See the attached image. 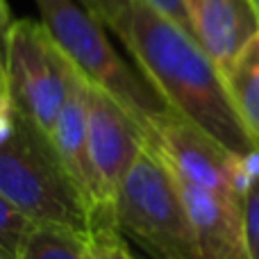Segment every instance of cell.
<instances>
[{"label":"cell","instance_id":"15","mask_svg":"<svg viewBox=\"0 0 259 259\" xmlns=\"http://www.w3.org/2000/svg\"><path fill=\"white\" fill-rule=\"evenodd\" d=\"M32 228H34V221H30L0 193V248L16 259Z\"/></svg>","mask_w":259,"mask_h":259},{"label":"cell","instance_id":"17","mask_svg":"<svg viewBox=\"0 0 259 259\" xmlns=\"http://www.w3.org/2000/svg\"><path fill=\"white\" fill-rule=\"evenodd\" d=\"M150 7H155L157 12H161L164 16H168L170 21H175L178 25H182L184 30L191 32L189 25V16H187V7H184V0H146Z\"/></svg>","mask_w":259,"mask_h":259},{"label":"cell","instance_id":"4","mask_svg":"<svg viewBox=\"0 0 259 259\" xmlns=\"http://www.w3.org/2000/svg\"><path fill=\"white\" fill-rule=\"evenodd\" d=\"M0 193L34 223L66 225L84 234L89 230L84 202L68 182L50 139L21 112L0 146Z\"/></svg>","mask_w":259,"mask_h":259},{"label":"cell","instance_id":"2","mask_svg":"<svg viewBox=\"0 0 259 259\" xmlns=\"http://www.w3.org/2000/svg\"><path fill=\"white\" fill-rule=\"evenodd\" d=\"M116 225L150 259H198V246L175 175L146 141L116 196Z\"/></svg>","mask_w":259,"mask_h":259},{"label":"cell","instance_id":"3","mask_svg":"<svg viewBox=\"0 0 259 259\" xmlns=\"http://www.w3.org/2000/svg\"><path fill=\"white\" fill-rule=\"evenodd\" d=\"M44 27L55 44L84 73L89 82L105 89L146 130L152 116L166 112L164 100L148 84V80L118 55L107 36V27L84 9L77 0H34Z\"/></svg>","mask_w":259,"mask_h":259},{"label":"cell","instance_id":"13","mask_svg":"<svg viewBox=\"0 0 259 259\" xmlns=\"http://www.w3.org/2000/svg\"><path fill=\"white\" fill-rule=\"evenodd\" d=\"M241 209L250 259H259V150L248 157L241 184Z\"/></svg>","mask_w":259,"mask_h":259},{"label":"cell","instance_id":"11","mask_svg":"<svg viewBox=\"0 0 259 259\" xmlns=\"http://www.w3.org/2000/svg\"><path fill=\"white\" fill-rule=\"evenodd\" d=\"M223 77L243 127L259 148V32L223 68Z\"/></svg>","mask_w":259,"mask_h":259},{"label":"cell","instance_id":"6","mask_svg":"<svg viewBox=\"0 0 259 259\" xmlns=\"http://www.w3.org/2000/svg\"><path fill=\"white\" fill-rule=\"evenodd\" d=\"M148 137L139 121L105 89L89 82V157L96 180L91 225H116V196Z\"/></svg>","mask_w":259,"mask_h":259},{"label":"cell","instance_id":"20","mask_svg":"<svg viewBox=\"0 0 259 259\" xmlns=\"http://www.w3.org/2000/svg\"><path fill=\"white\" fill-rule=\"evenodd\" d=\"M0 259H14V257H12V255H7V252H5L3 248H0Z\"/></svg>","mask_w":259,"mask_h":259},{"label":"cell","instance_id":"7","mask_svg":"<svg viewBox=\"0 0 259 259\" xmlns=\"http://www.w3.org/2000/svg\"><path fill=\"white\" fill-rule=\"evenodd\" d=\"M148 143L159 152L173 175L207 191L241 198L248 157L228 150L223 143L180 114L166 112L152 116Z\"/></svg>","mask_w":259,"mask_h":259},{"label":"cell","instance_id":"1","mask_svg":"<svg viewBox=\"0 0 259 259\" xmlns=\"http://www.w3.org/2000/svg\"><path fill=\"white\" fill-rule=\"evenodd\" d=\"M114 34L170 112L196 123L237 155L259 150L234 109L221 66L189 30L146 0H132Z\"/></svg>","mask_w":259,"mask_h":259},{"label":"cell","instance_id":"9","mask_svg":"<svg viewBox=\"0 0 259 259\" xmlns=\"http://www.w3.org/2000/svg\"><path fill=\"white\" fill-rule=\"evenodd\" d=\"M48 139L68 182L84 202L87 216H91L96 209V180L89 157V80L77 68Z\"/></svg>","mask_w":259,"mask_h":259},{"label":"cell","instance_id":"8","mask_svg":"<svg viewBox=\"0 0 259 259\" xmlns=\"http://www.w3.org/2000/svg\"><path fill=\"white\" fill-rule=\"evenodd\" d=\"M175 182L193 225L198 259H250L241 198L207 191L178 175Z\"/></svg>","mask_w":259,"mask_h":259},{"label":"cell","instance_id":"12","mask_svg":"<svg viewBox=\"0 0 259 259\" xmlns=\"http://www.w3.org/2000/svg\"><path fill=\"white\" fill-rule=\"evenodd\" d=\"M16 259H87V234L66 225L34 223Z\"/></svg>","mask_w":259,"mask_h":259},{"label":"cell","instance_id":"16","mask_svg":"<svg viewBox=\"0 0 259 259\" xmlns=\"http://www.w3.org/2000/svg\"><path fill=\"white\" fill-rule=\"evenodd\" d=\"M84 9H89L96 18L105 23V27L112 32L118 30V25L123 23V18L127 16L132 0H77Z\"/></svg>","mask_w":259,"mask_h":259},{"label":"cell","instance_id":"19","mask_svg":"<svg viewBox=\"0 0 259 259\" xmlns=\"http://www.w3.org/2000/svg\"><path fill=\"white\" fill-rule=\"evenodd\" d=\"M5 36H7V30L0 27V80L7 82V75H5Z\"/></svg>","mask_w":259,"mask_h":259},{"label":"cell","instance_id":"5","mask_svg":"<svg viewBox=\"0 0 259 259\" xmlns=\"http://www.w3.org/2000/svg\"><path fill=\"white\" fill-rule=\"evenodd\" d=\"M73 62L41 21H12L5 36V75L14 105L50 137L73 77Z\"/></svg>","mask_w":259,"mask_h":259},{"label":"cell","instance_id":"21","mask_svg":"<svg viewBox=\"0 0 259 259\" xmlns=\"http://www.w3.org/2000/svg\"><path fill=\"white\" fill-rule=\"evenodd\" d=\"M3 91H7V82L0 80V94H3Z\"/></svg>","mask_w":259,"mask_h":259},{"label":"cell","instance_id":"18","mask_svg":"<svg viewBox=\"0 0 259 259\" xmlns=\"http://www.w3.org/2000/svg\"><path fill=\"white\" fill-rule=\"evenodd\" d=\"M12 12H9V5L7 0H0V27H5V30H9V25H12Z\"/></svg>","mask_w":259,"mask_h":259},{"label":"cell","instance_id":"14","mask_svg":"<svg viewBox=\"0 0 259 259\" xmlns=\"http://www.w3.org/2000/svg\"><path fill=\"white\" fill-rule=\"evenodd\" d=\"M87 259H137L130 252L118 225H91L87 230Z\"/></svg>","mask_w":259,"mask_h":259},{"label":"cell","instance_id":"10","mask_svg":"<svg viewBox=\"0 0 259 259\" xmlns=\"http://www.w3.org/2000/svg\"><path fill=\"white\" fill-rule=\"evenodd\" d=\"M191 34L223 71L259 32L250 0H184Z\"/></svg>","mask_w":259,"mask_h":259},{"label":"cell","instance_id":"22","mask_svg":"<svg viewBox=\"0 0 259 259\" xmlns=\"http://www.w3.org/2000/svg\"><path fill=\"white\" fill-rule=\"evenodd\" d=\"M250 3H252V7H255L257 14H259V0H250Z\"/></svg>","mask_w":259,"mask_h":259}]
</instances>
